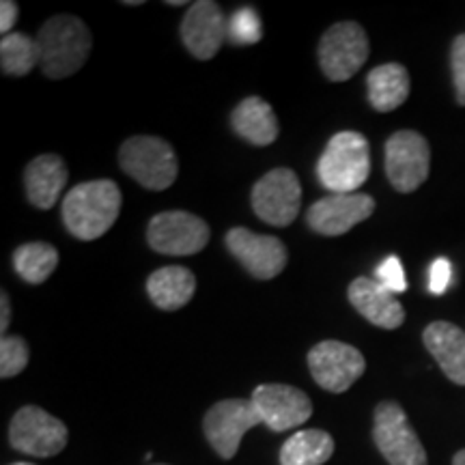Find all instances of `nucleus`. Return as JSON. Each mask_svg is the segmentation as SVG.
I'll list each match as a JSON object with an SVG mask.
<instances>
[{
    "instance_id": "1",
    "label": "nucleus",
    "mask_w": 465,
    "mask_h": 465,
    "mask_svg": "<svg viewBox=\"0 0 465 465\" xmlns=\"http://www.w3.org/2000/svg\"><path fill=\"white\" fill-rule=\"evenodd\" d=\"M119 185L110 179L84 182L67 192L63 199V223L74 237L93 242L113 229L121 212Z\"/></svg>"
},
{
    "instance_id": "2",
    "label": "nucleus",
    "mask_w": 465,
    "mask_h": 465,
    "mask_svg": "<svg viewBox=\"0 0 465 465\" xmlns=\"http://www.w3.org/2000/svg\"><path fill=\"white\" fill-rule=\"evenodd\" d=\"M39 67L52 80H63L83 69L91 54L89 26L75 15L50 17L37 33Z\"/></svg>"
},
{
    "instance_id": "3",
    "label": "nucleus",
    "mask_w": 465,
    "mask_h": 465,
    "mask_svg": "<svg viewBox=\"0 0 465 465\" xmlns=\"http://www.w3.org/2000/svg\"><path fill=\"white\" fill-rule=\"evenodd\" d=\"M369 141L360 132H339L330 138L317 164V177L332 194H356L369 179Z\"/></svg>"
},
{
    "instance_id": "4",
    "label": "nucleus",
    "mask_w": 465,
    "mask_h": 465,
    "mask_svg": "<svg viewBox=\"0 0 465 465\" xmlns=\"http://www.w3.org/2000/svg\"><path fill=\"white\" fill-rule=\"evenodd\" d=\"M119 164L125 174L147 190H166L177 179V153L158 136H132L121 144Z\"/></svg>"
},
{
    "instance_id": "5",
    "label": "nucleus",
    "mask_w": 465,
    "mask_h": 465,
    "mask_svg": "<svg viewBox=\"0 0 465 465\" xmlns=\"http://www.w3.org/2000/svg\"><path fill=\"white\" fill-rule=\"evenodd\" d=\"M373 440L391 465H429L420 438L407 420L403 407L394 401H381L375 407Z\"/></svg>"
},
{
    "instance_id": "6",
    "label": "nucleus",
    "mask_w": 465,
    "mask_h": 465,
    "mask_svg": "<svg viewBox=\"0 0 465 465\" xmlns=\"http://www.w3.org/2000/svg\"><path fill=\"white\" fill-rule=\"evenodd\" d=\"M371 54V44L358 22H339L323 33L319 44V65L325 78L345 83L360 72Z\"/></svg>"
},
{
    "instance_id": "7",
    "label": "nucleus",
    "mask_w": 465,
    "mask_h": 465,
    "mask_svg": "<svg viewBox=\"0 0 465 465\" xmlns=\"http://www.w3.org/2000/svg\"><path fill=\"white\" fill-rule=\"evenodd\" d=\"M263 424L250 399H226L209 407L203 418V431L213 450L223 459H232L250 429Z\"/></svg>"
},
{
    "instance_id": "8",
    "label": "nucleus",
    "mask_w": 465,
    "mask_h": 465,
    "mask_svg": "<svg viewBox=\"0 0 465 465\" xmlns=\"http://www.w3.org/2000/svg\"><path fill=\"white\" fill-rule=\"evenodd\" d=\"M69 431L65 422L58 420L37 405H26L15 411L9 427V441L17 452L31 457H54L65 450Z\"/></svg>"
},
{
    "instance_id": "9",
    "label": "nucleus",
    "mask_w": 465,
    "mask_h": 465,
    "mask_svg": "<svg viewBox=\"0 0 465 465\" xmlns=\"http://www.w3.org/2000/svg\"><path fill=\"white\" fill-rule=\"evenodd\" d=\"M207 223L190 212H162L151 218L147 229L149 246L160 254L190 257L209 243Z\"/></svg>"
},
{
    "instance_id": "10",
    "label": "nucleus",
    "mask_w": 465,
    "mask_h": 465,
    "mask_svg": "<svg viewBox=\"0 0 465 465\" xmlns=\"http://www.w3.org/2000/svg\"><path fill=\"white\" fill-rule=\"evenodd\" d=\"M431 149L418 132L401 130L386 143V174L397 192H414L427 182Z\"/></svg>"
},
{
    "instance_id": "11",
    "label": "nucleus",
    "mask_w": 465,
    "mask_h": 465,
    "mask_svg": "<svg viewBox=\"0 0 465 465\" xmlns=\"http://www.w3.org/2000/svg\"><path fill=\"white\" fill-rule=\"evenodd\" d=\"M308 369L323 391L341 394L364 375V356L341 341H322L308 351Z\"/></svg>"
},
{
    "instance_id": "12",
    "label": "nucleus",
    "mask_w": 465,
    "mask_h": 465,
    "mask_svg": "<svg viewBox=\"0 0 465 465\" xmlns=\"http://www.w3.org/2000/svg\"><path fill=\"white\" fill-rule=\"evenodd\" d=\"M254 213L272 226H289L302 207V185L291 168H274L254 183Z\"/></svg>"
},
{
    "instance_id": "13",
    "label": "nucleus",
    "mask_w": 465,
    "mask_h": 465,
    "mask_svg": "<svg viewBox=\"0 0 465 465\" xmlns=\"http://www.w3.org/2000/svg\"><path fill=\"white\" fill-rule=\"evenodd\" d=\"M261 420L274 433H284L289 429L300 427L312 416V401L300 388L287 383H263L254 388L252 397Z\"/></svg>"
},
{
    "instance_id": "14",
    "label": "nucleus",
    "mask_w": 465,
    "mask_h": 465,
    "mask_svg": "<svg viewBox=\"0 0 465 465\" xmlns=\"http://www.w3.org/2000/svg\"><path fill=\"white\" fill-rule=\"evenodd\" d=\"M226 248L259 281H272L287 265V248L278 237L259 235L243 226L226 232Z\"/></svg>"
},
{
    "instance_id": "15",
    "label": "nucleus",
    "mask_w": 465,
    "mask_h": 465,
    "mask_svg": "<svg viewBox=\"0 0 465 465\" xmlns=\"http://www.w3.org/2000/svg\"><path fill=\"white\" fill-rule=\"evenodd\" d=\"M182 39L188 52L199 61H209L229 39V20L218 3H192L182 22Z\"/></svg>"
},
{
    "instance_id": "16",
    "label": "nucleus",
    "mask_w": 465,
    "mask_h": 465,
    "mask_svg": "<svg viewBox=\"0 0 465 465\" xmlns=\"http://www.w3.org/2000/svg\"><path fill=\"white\" fill-rule=\"evenodd\" d=\"M375 201L369 194H330L308 209L306 223L325 237H339L373 216Z\"/></svg>"
},
{
    "instance_id": "17",
    "label": "nucleus",
    "mask_w": 465,
    "mask_h": 465,
    "mask_svg": "<svg viewBox=\"0 0 465 465\" xmlns=\"http://www.w3.org/2000/svg\"><path fill=\"white\" fill-rule=\"evenodd\" d=\"M349 302L362 315L366 322H371L377 328L397 330L405 322V311L397 300V295L386 287H381L377 281L371 278H356L349 284Z\"/></svg>"
},
{
    "instance_id": "18",
    "label": "nucleus",
    "mask_w": 465,
    "mask_h": 465,
    "mask_svg": "<svg viewBox=\"0 0 465 465\" xmlns=\"http://www.w3.org/2000/svg\"><path fill=\"white\" fill-rule=\"evenodd\" d=\"M429 353L450 381L465 386V332L449 322H433L422 334Z\"/></svg>"
},
{
    "instance_id": "19",
    "label": "nucleus",
    "mask_w": 465,
    "mask_h": 465,
    "mask_svg": "<svg viewBox=\"0 0 465 465\" xmlns=\"http://www.w3.org/2000/svg\"><path fill=\"white\" fill-rule=\"evenodd\" d=\"M67 166L63 158L44 153L31 160L25 171V188L28 201L39 209H52L61 199V192L67 183Z\"/></svg>"
},
{
    "instance_id": "20",
    "label": "nucleus",
    "mask_w": 465,
    "mask_h": 465,
    "mask_svg": "<svg viewBox=\"0 0 465 465\" xmlns=\"http://www.w3.org/2000/svg\"><path fill=\"white\" fill-rule=\"evenodd\" d=\"M231 125L243 141L257 147H267L278 138V119L274 108L257 95H250L237 104L231 114Z\"/></svg>"
},
{
    "instance_id": "21",
    "label": "nucleus",
    "mask_w": 465,
    "mask_h": 465,
    "mask_svg": "<svg viewBox=\"0 0 465 465\" xmlns=\"http://www.w3.org/2000/svg\"><path fill=\"white\" fill-rule=\"evenodd\" d=\"M196 291V278L188 267L166 265L155 270L147 281L151 302L162 311H179L192 300Z\"/></svg>"
},
{
    "instance_id": "22",
    "label": "nucleus",
    "mask_w": 465,
    "mask_h": 465,
    "mask_svg": "<svg viewBox=\"0 0 465 465\" xmlns=\"http://www.w3.org/2000/svg\"><path fill=\"white\" fill-rule=\"evenodd\" d=\"M366 89L377 113H391L410 97V74L399 63H386L366 75Z\"/></svg>"
},
{
    "instance_id": "23",
    "label": "nucleus",
    "mask_w": 465,
    "mask_h": 465,
    "mask_svg": "<svg viewBox=\"0 0 465 465\" xmlns=\"http://www.w3.org/2000/svg\"><path fill=\"white\" fill-rule=\"evenodd\" d=\"M334 455L332 435L323 429H304L284 441L281 465H323Z\"/></svg>"
},
{
    "instance_id": "24",
    "label": "nucleus",
    "mask_w": 465,
    "mask_h": 465,
    "mask_svg": "<svg viewBox=\"0 0 465 465\" xmlns=\"http://www.w3.org/2000/svg\"><path fill=\"white\" fill-rule=\"evenodd\" d=\"M58 265V252L54 246L44 242H31L14 252V267L22 281L28 284H42L52 276Z\"/></svg>"
},
{
    "instance_id": "25",
    "label": "nucleus",
    "mask_w": 465,
    "mask_h": 465,
    "mask_svg": "<svg viewBox=\"0 0 465 465\" xmlns=\"http://www.w3.org/2000/svg\"><path fill=\"white\" fill-rule=\"evenodd\" d=\"M39 65L37 39H31L25 33H9L0 42V67L5 75H26Z\"/></svg>"
},
{
    "instance_id": "26",
    "label": "nucleus",
    "mask_w": 465,
    "mask_h": 465,
    "mask_svg": "<svg viewBox=\"0 0 465 465\" xmlns=\"http://www.w3.org/2000/svg\"><path fill=\"white\" fill-rule=\"evenodd\" d=\"M263 37V28L257 11L252 7H242L231 15L229 20V39L235 45H252L261 42Z\"/></svg>"
},
{
    "instance_id": "27",
    "label": "nucleus",
    "mask_w": 465,
    "mask_h": 465,
    "mask_svg": "<svg viewBox=\"0 0 465 465\" xmlns=\"http://www.w3.org/2000/svg\"><path fill=\"white\" fill-rule=\"evenodd\" d=\"M28 345L20 336H3L0 339V377L9 380V377L20 375L28 364Z\"/></svg>"
},
{
    "instance_id": "28",
    "label": "nucleus",
    "mask_w": 465,
    "mask_h": 465,
    "mask_svg": "<svg viewBox=\"0 0 465 465\" xmlns=\"http://www.w3.org/2000/svg\"><path fill=\"white\" fill-rule=\"evenodd\" d=\"M375 276H377V282H380L381 287H386L388 291H392L394 295L407 291L405 272H403V265H401L399 257H388L386 261H383V263L377 267Z\"/></svg>"
},
{
    "instance_id": "29",
    "label": "nucleus",
    "mask_w": 465,
    "mask_h": 465,
    "mask_svg": "<svg viewBox=\"0 0 465 465\" xmlns=\"http://www.w3.org/2000/svg\"><path fill=\"white\" fill-rule=\"evenodd\" d=\"M450 67L452 83H455V95L459 106H465V33L455 37L450 48Z\"/></svg>"
},
{
    "instance_id": "30",
    "label": "nucleus",
    "mask_w": 465,
    "mask_h": 465,
    "mask_svg": "<svg viewBox=\"0 0 465 465\" xmlns=\"http://www.w3.org/2000/svg\"><path fill=\"white\" fill-rule=\"evenodd\" d=\"M452 281V265L449 259H438L429 272V291L433 295H441Z\"/></svg>"
},
{
    "instance_id": "31",
    "label": "nucleus",
    "mask_w": 465,
    "mask_h": 465,
    "mask_svg": "<svg viewBox=\"0 0 465 465\" xmlns=\"http://www.w3.org/2000/svg\"><path fill=\"white\" fill-rule=\"evenodd\" d=\"M17 14H20V9H17V3H14V0H3L0 3V31H3V37L14 33L11 28L15 26Z\"/></svg>"
},
{
    "instance_id": "32",
    "label": "nucleus",
    "mask_w": 465,
    "mask_h": 465,
    "mask_svg": "<svg viewBox=\"0 0 465 465\" xmlns=\"http://www.w3.org/2000/svg\"><path fill=\"white\" fill-rule=\"evenodd\" d=\"M9 322H11V304H9L7 293L3 291V295H0V332H3V336H7Z\"/></svg>"
},
{
    "instance_id": "33",
    "label": "nucleus",
    "mask_w": 465,
    "mask_h": 465,
    "mask_svg": "<svg viewBox=\"0 0 465 465\" xmlns=\"http://www.w3.org/2000/svg\"><path fill=\"white\" fill-rule=\"evenodd\" d=\"M452 465H465V450H459L455 457H452Z\"/></svg>"
},
{
    "instance_id": "34",
    "label": "nucleus",
    "mask_w": 465,
    "mask_h": 465,
    "mask_svg": "<svg viewBox=\"0 0 465 465\" xmlns=\"http://www.w3.org/2000/svg\"><path fill=\"white\" fill-rule=\"evenodd\" d=\"M11 465H33V463H26V461H20V463H11Z\"/></svg>"
},
{
    "instance_id": "35",
    "label": "nucleus",
    "mask_w": 465,
    "mask_h": 465,
    "mask_svg": "<svg viewBox=\"0 0 465 465\" xmlns=\"http://www.w3.org/2000/svg\"><path fill=\"white\" fill-rule=\"evenodd\" d=\"M158 465H162V463H158Z\"/></svg>"
}]
</instances>
